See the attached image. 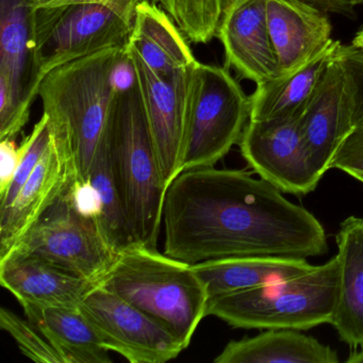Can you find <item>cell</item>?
<instances>
[{"mask_svg": "<svg viewBox=\"0 0 363 363\" xmlns=\"http://www.w3.org/2000/svg\"><path fill=\"white\" fill-rule=\"evenodd\" d=\"M239 169L182 171L163 206V252L189 264L243 256L308 258L328 250L318 218Z\"/></svg>", "mask_w": 363, "mask_h": 363, "instance_id": "6da1fadb", "label": "cell"}, {"mask_svg": "<svg viewBox=\"0 0 363 363\" xmlns=\"http://www.w3.org/2000/svg\"><path fill=\"white\" fill-rule=\"evenodd\" d=\"M127 65L126 45L65 63L39 88L52 137L73 159L76 182H88L107 142L116 94Z\"/></svg>", "mask_w": 363, "mask_h": 363, "instance_id": "7a4b0ae2", "label": "cell"}, {"mask_svg": "<svg viewBox=\"0 0 363 363\" xmlns=\"http://www.w3.org/2000/svg\"><path fill=\"white\" fill-rule=\"evenodd\" d=\"M107 146L133 240L157 247L167 188L128 57L116 94Z\"/></svg>", "mask_w": 363, "mask_h": 363, "instance_id": "3957f363", "label": "cell"}, {"mask_svg": "<svg viewBox=\"0 0 363 363\" xmlns=\"http://www.w3.org/2000/svg\"><path fill=\"white\" fill-rule=\"evenodd\" d=\"M97 286L122 297L177 339L184 350L207 316V289L192 264L133 243L120 250Z\"/></svg>", "mask_w": 363, "mask_h": 363, "instance_id": "277c9868", "label": "cell"}, {"mask_svg": "<svg viewBox=\"0 0 363 363\" xmlns=\"http://www.w3.org/2000/svg\"><path fill=\"white\" fill-rule=\"evenodd\" d=\"M339 296L337 256L298 277L213 297L207 316L235 328L306 330L333 323Z\"/></svg>", "mask_w": 363, "mask_h": 363, "instance_id": "5b68a950", "label": "cell"}, {"mask_svg": "<svg viewBox=\"0 0 363 363\" xmlns=\"http://www.w3.org/2000/svg\"><path fill=\"white\" fill-rule=\"evenodd\" d=\"M142 0H50L35 9L40 71L125 46Z\"/></svg>", "mask_w": 363, "mask_h": 363, "instance_id": "8992f818", "label": "cell"}, {"mask_svg": "<svg viewBox=\"0 0 363 363\" xmlns=\"http://www.w3.org/2000/svg\"><path fill=\"white\" fill-rule=\"evenodd\" d=\"M250 97L224 67L197 62L192 72L182 172L214 167L239 143Z\"/></svg>", "mask_w": 363, "mask_h": 363, "instance_id": "52a82bcc", "label": "cell"}, {"mask_svg": "<svg viewBox=\"0 0 363 363\" xmlns=\"http://www.w3.org/2000/svg\"><path fill=\"white\" fill-rule=\"evenodd\" d=\"M10 254L43 259L97 284L118 252L110 245L99 220L78 212L69 186L16 242Z\"/></svg>", "mask_w": 363, "mask_h": 363, "instance_id": "ba28073f", "label": "cell"}, {"mask_svg": "<svg viewBox=\"0 0 363 363\" xmlns=\"http://www.w3.org/2000/svg\"><path fill=\"white\" fill-rule=\"evenodd\" d=\"M37 6V0H0V141L21 133L39 96Z\"/></svg>", "mask_w": 363, "mask_h": 363, "instance_id": "9c48e42d", "label": "cell"}, {"mask_svg": "<svg viewBox=\"0 0 363 363\" xmlns=\"http://www.w3.org/2000/svg\"><path fill=\"white\" fill-rule=\"evenodd\" d=\"M79 308L104 345L130 363H165L184 350L164 327L103 286L93 288Z\"/></svg>", "mask_w": 363, "mask_h": 363, "instance_id": "30bf717a", "label": "cell"}, {"mask_svg": "<svg viewBox=\"0 0 363 363\" xmlns=\"http://www.w3.org/2000/svg\"><path fill=\"white\" fill-rule=\"evenodd\" d=\"M127 57L139 86L165 186L182 173L192 72L160 77L126 44Z\"/></svg>", "mask_w": 363, "mask_h": 363, "instance_id": "8fae6325", "label": "cell"}, {"mask_svg": "<svg viewBox=\"0 0 363 363\" xmlns=\"http://www.w3.org/2000/svg\"><path fill=\"white\" fill-rule=\"evenodd\" d=\"M299 118L250 120L239 143L242 156L262 179L281 192L305 195L320 178L310 161Z\"/></svg>", "mask_w": 363, "mask_h": 363, "instance_id": "7c38bea8", "label": "cell"}, {"mask_svg": "<svg viewBox=\"0 0 363 363\" xmlns=\"http://www.w3.org/2000/svg\"><path fill=\"white\" fill-rule=\"evenodd\" d=\"M299 121L312 167L322 179L330 169L337 148L354 129L352 91L337 55L303 108Z\"/></svg>", "mask_w": 363, "mask_h": 363, "instance_id": "4fadbf2b", "label": "cell"}, {"mask_svg": "<svg viewBox=\"0 0 363 363\" xmlns=\"http://www.w3.org/2000/svg\"><path fill=\"white\" fill-rule=\"evenodd\" d=\"M228 67L256 84L278 74V59L267 18V0H233L218 30Z\"/></svg>", "mask_w": 363, "mask_h": 363, "instance_id": "5bb4252c", "label": "cell"}, {"mask_svg": "<svg viewBox=\"0 0 363 363\" xmlns=\"http://www.w3.org/2000/svg\"><path fill=\"white\" fill-rule=\"evenodd\" d=\"M76 179L71 155L52 135L50 145L9 208L0 213V258Z\"/></svg>", "mask_w": 363, "mask_h": 363, "instance_id": "9a60e30c", "label": "cell"}, {"mask_svg": "<svg viewBox=\"0 0 363 363\" xmlns=\"http://www.w3.org/2000/svg\"><path fill=\"white\" fill-rule=\"evenodd\" d=\"M267 18L277 76L305 67L333 41L325 12L305 0H267Z\"/></svg>", "mask_w": 363, "mask_h": 363, "instance_id": "2e32d148", "label": "cell"}, {"mask_svg": "<svg viewBox=\"0 0 363 363\" xmlns=\"http://www.w3.org/2000/svg\"><path fill=\"white\" fill-rule=\"evenodd\" d=\"M0 284L21 305L79 308L97 286L37 257L10 254L0 258Z\"/></svg>", "mask_w": 363, "mask_h": 363, "instance_id": "e0dca14e", "label": "cell"}, {"mask_svg": "<svg viewBox=\"0 0 363 363\" xmlns=\"http://www.w3.org/2000/svg\"><path fill=\"white\" fill-rule=\"evenodd\" d=\"M192 265L209 299L298 277L314 267L305 258L280 256L230 257Z\"/></svg>", "mask_w": 363, "mask_h": 363, "instance_id": "ac0fdd59", "label": "cell"}, {"mask_svg": "<svg viewBox=\"0 0 363 363\" xmlns=\"http://www.w3.org/2000/svg\"><path fill=\"white\" fill-rule=\"evenodd\" d=\"M127 45L160 77H173L199 62L171 16L148 0L138 7Z\"/></svg>", "mask_w": 363, "mask_h": 363, "instance_id": "d6986e66", "label": "cell"}, {"mask_svg": "<svg viewBox=\"0 0 363 363\" xmlns=\"http://www.w3.org/2000/svg\"><path fill=\"white\" fill-rule=\"evenodd\" d=\"M339 296L333 325L340 340L363 347V218L350 216L340 225Z\"/></svg>", "mask_w": 363, "mask_h": 363, "instance_id": "ffe728a7", "label": "cell"}, {"mask_svg": "<svg viewBox=\"0 0 363 363\" xmlns=\"http://www.w3.org/2000/svg\"><path fill=\"white\" fill-rule=\"evenodd\" d=\"M340 46L341 42L333 40L301 69L257 84L256 91L250 97V120L265 121L301 116Z\"/></svg>", "mask_w": 363, "mask_h": 363, "instance_id": "44dd1931", "label": "cell"}, {"mask_svg": "<svg viewBox=\"0 0 363 363\" xmlns=\"http://www.w3.org/2000/svg\"><path fill=\"white\" fill-rule=\"evenodd\" d=\"M216 363H337V352L295 329H269L252 337L230 341Z\"/></svg>", "mask_w": 363, "mask_h": 363, "instance_id": "7402d4cb", "label": "cell"}, {"mask_svg": "<svg viewBox=\"0 0 363 363\" xmlns=\"http://www.w3.org/2000/svg\"><path fill=\"white\" fill-rule=\"evenodd\" d=\"M57 350L63 363H110V350L104 345L80 308L22 306Z\"/></svg>", "mask_w": 363, "mask_h": 363, "instance_id": "603a6c76", "label": "cell"}, {"mask_svg": "<svg viewBox=\"0 0 363 363\" xmlns=\"http://www.w3.org/2000/svg\"><path fill=\"white\" fill-rule=\"evenodd\" d=\"M89 180L99 191L101 196V214L99 223L110 245L116 252H120L130 244L135 243L112 173L107 142L95 158Z\"/></svg>", "mask_w": 363, "mask_h": 363, "instance_id": "cb8c5ba5", "label": "cell"}, {"mask_svg": "<svg viewBox=\"0 0 363 363\" xmlns=\"http://www.w3.org/2000/svg\"><path fill=\"white\" fill-rule=\"evenodd\" d=\"M193 43L206 44L218 35L225 0H155Z\"/></svg>", "mask_w": 363, "mask_h": 363, "instance_id": "d4e9b609", "label": "cell"}, {"mask_svg": "<svg viewBox=\"0 0 363 363\" xmlns=\"http://www.w3.org/2000/svg\"><path fill=\"white\" fill-rule=\"evenodd\" d=\"M0 326L13 337L21 352L35 362L63 363L41 329L28 318H23L3 307L0 309Z\"/></svg>", "mask_w": 363, "mask_h": 363, "instance_id": "484cf974", "label": "cell"}, {"mask_svg": "<svg viewBox=\"0 0 363 363\" xmlns=\"http://www.w3.org/2000/svg\"><path fill=\"white\" fill-rule=\"evenodd\" d=\"M50 140H52V131L48 124V116L43 114L41 120L35 124L30 135L21 144L23 150L22 159L11 184L8 186L6 192L0 195V213L7 210L13 203L21 189L26 184L33 169L39 163L40 159L48 150Z\"/></svg>", "mask_w": 363, "mask_h": 363, "instance_id": "4316f807", "label": "cell"}, {"mask_svg": "<svg viewBox=\"0 0 363 363\" xmlns=\"http://www.w3.org/2000/svg\"><path fill=\"white\" fill-rule=\"evenodd\" d=\"M350 82L354 128L363 127V50L352 45L340 46L337 52Z\"/></svg>", "mask_w": 363, "mask_h": 363, "instance_id": "83f0119b", "label": "cell"}, {"mask_svg": "<svg viewBox=\"0 0 363 363\" xmlns=\"http://www.w3.org/2000/svg\"><path fill=\"white\" fill-rule=\"evenodd\" d=\"M330 169H341L363 184V127H356L337 148Z\"/></svg>", "mask_w": 363, "mask_h": 363, "instance_id": "f1b7e54d", "label": "cell"}, {"mask_svg": "<svg viewBox=\"0 0 363 363\" xmlns=\"http://www.w3.org/2000/svg\"><path fill=\"white\" fill-rule=\"evenodd\" d=\"M69 193L78 212L88 218L99 220L101 214V196L90 180L88 182L74 180L69 186Z\"/></svg>", "mask_w": 363, "mask_h": 363, "instance_id": "f546056e", "label": "cell"}, {"mask_svg": "<svg viewBox=\"0 0 363 363\" xmlns=\"http://www.w3.org/2000/svg\"><path fill=\"white\" fill-rule=\"evenodd\" d=\"M0 195H3L11 184L22 159V146H18L13 139L0 141Z\"/></svg>", "mask_w": 363, "mask_h": 363, "instance_id": "4dcf8cb0", "label": "cell"}, {"mask_svg": "<svg viewBox=\"0 0 363 363\" xmlns=\"http://www.w3.org/2000/svg\"><path fill=\"white\" fill-rule=\"evenodd\" d=\"M233 0H225L224 9ZM324 12L346 14L354 9L347 0H305Z\"/></svg>", "mask_w": 363, "mask_h": 363, "instance_id": "1f68e13d", "label": "cell"}, {"mask_svg": "<svg viewBox=\"0 0 363 363\" xmlns=\"http://www.w3.org/2000/svg\"><path fill=\"white\" fill-rule=\"evenodd\" d=\"M347 363H363V347L361 350H356V352H352L346 359Z\"/></svg>", "mask_w": 363, "mask_h": 363, "instance_id": "d6a6232c", "label": "cell"}, {"mask_svg": "<svg viewBox=\"0 0 363 363\" xmlns=\"http://www.w3.org/2000/svg\"><path fill=\"white\" fill-rule=\"evenodd\" d=\"M352 44L356 46V48H362L363 50V30L359 31L357 33L356 37L352 40Z\"/></svg>", "mask_w": 363, "mask_h": 363, "instance_id": "836d02e7", "label": "cell"}, {"mask_svg": "<svg viewBox=\"0 0 363 363\" xmlns=\"http://www.w3.org/2000/svg\"><path fill=\"white\" fill-rule=\"evenodd\" d=\"M348 3L350 4V5L352 6V7H354V6L359 5V4H362L363 0H347Z\"/></svg>", "mask_w": 363, "mask_h": 363, "instance_id": "e575fe53", "label": "cell"}, {"mask_svg": "<svg viewBox=\"0 0 363 363\" xmlns=\"http://www.w3.org/2000/svg\"><path fill=\"white\" fill-rule=\"evenodd\" d=\"M38 5H41V4H45L48 3V1H50V0H37Z\"/></svg>", "mask_w": 363, "mask_h": 363, "instance_id": "d590c367", "label": "cell"}]
</instances>
